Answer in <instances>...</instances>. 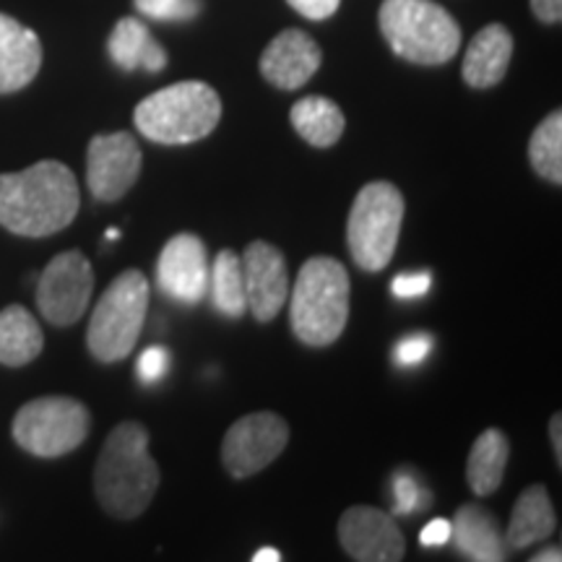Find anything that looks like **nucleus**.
Masks as SVG:
<instances>
[{
  "label": "nucleus",
  "instance_id": "nucleus-1",
  "mask_svg": "<svg viewBox=\"0 0 562 562\" xmlns=\"http://www.w3.org/2000/svg\"><path fill=\"white\" fill-rule=\"evenodd\" d=\"M79 182L60 161H37L0 175V227L19 237H47L79 214Z\"/></svg>",
  "mask_w": 562,
  "mask_h": 562
},
{
  "label": "nucleus",
  "instance_id": "nucleus-2",
  "mask_svg": "<svg viewBox=\"0 0 562 562\" xmlns=\"http://www.w3.org/2000/svg\"><path fill=\"white\" fill-rule=\"evenodd\" d=\"M159 467L149 453V432L138 422H123L104 440L94 469L97 501L110 516L138 518L159 490Z\"/></svg>",
  "mask_w": 562,
  "mask_h": 562
},
{
  "label": "nucleus",
  "instance_id": "nucleus-3",
  "mask_svg": "<svg viewBox=\"0 0 562 562\" xmlns=\"http://www.w3.org/2000/svg\"><path fill=\"white\" fill-rule=\"evenodd\" d=\"M292 331L307 347H331L349 321V273L331 256L302 263L290 300Z\"/></svg>",
  "mask_w": 562,
  "mask_h": 562
},
{
  "label": "nucleus",
  "instance_id": "nucleus-4",
  "mask_svg": "<svg viewBox=\"0 0 562 562\" xmlns=\"http://www.w3.org/2000/svg\"><path fill=\"white\" fill-rule=\"evenodd\" d=\"M381 32L391 50L414 66H442L461 47V26L435 0H383Z\"/></svg>",
  "mask_w": 562,
  "mask_h": 562
},
{
  "label": "nucleus",
  "instance_id": "nucleus-5",
  "mask_svg": "<svg viewBox=\"0 0 562 562\" xmlns=\"http://www.w3.org/2000/svg\"><path fill=\"white\" fill-rule=\"evenodd\" d=\"M222 121V100L209 83L180 81L138 102L133 123L140 136L157 144H193L206 138Z\"/></svg>",
  "mask_w": 562,
  "mask_h": 562
},
{
  "label": "nucleus",
  "instance_id": "nucleus-6",
  "mask_svg": "<svg viewBox=\"0 0 562 562\" xmlns=\"http://www.w3.org/2000/svg\"><path fill=\"white\" fill-rule=\"evenodd\" d=\"M149 297V279L136 269L123 271L112 281L89 321L87 347L94 360L110 364L131 355L144 328Z\"/></svg>",
  "mask_w": 562,
  "mask_h": 562
},
{
  "label": "nucleus",
  "instance_id": "nucleus-7",
  "mask_svg": "<svg viewBox=\"0 0 562 562\" xmlns=\"http://www.w3.org/2000/svg\"><path fill=\"white\" fill-rule=\"evenodd\" d=\"M404 224V195L391 182H368L349 211L347 243L355 263L364 271H383L396 252Z\"/></svg>",
  "mask_w": 562,
  "mask_h": 562
},
{
  "label": "nucleus",
  "instance_id": "nucleus-8",
  "mask_svg": "<svg viewBox=\"0 0 562 562\" xmlns=\"http://www.w3.org/2000/svg\"><path fill=\"white\" fill-rule=\"evenodd\" d=\"M91 427L89 409L68 396H45L24 404L13 419V438L40 459H58L81 446Z\"/></svg>",
  "mask_w": 562,
  "mask_h": 562
},
{
  "label": "nucleus",
  "instance_id": "nucleus-9",
  "mask_svg": "<svg viewBox=\"0 0 562 562\" xmlns=\"http://www.w3.org/2000/svg\"><path fill=\"white\" fill-rule=\"evenodd\" d=\"M91 292H94V271L89 258L79 250L60 252L47 263L37 284L42 318L53 326H74L87 313Z\"/></svg>",
  "mask_w": 562,
  "mask_h": 562
},
{
  "label": "nucleus",
  "instance_id": "nucleus-10",
  "mask_svg": "<svg viewBox=\"0 0 562 562\" xmlns=\"http://www.w3.org/2000/svg\"><path fill=\"white\" fill-rule=\"evenodd\" d=\"M290 442V425L273 412H256L237 419L224 435L222 461L235 480L263 472Z\"/></svg>",
  "mask_w": 562,
  "mask_h": 562
},
{
  "label": "nucleus",
  "instance_id": "nucleus-11",
  "mask_svg": "<svg viewBox=\"0 0 562 562\" xmlns=\"http://www.w3.org/2000/svg\"><path fill=\"white\" fill-rule=\"evenodd\" d=\"M140 175V146L131 133L94 136L87 154V182L97 201H117L136 186Z\"/></svg>",
  "mask_w": 562,
  "mask_h": 562
},
{
  "label": "nucleus",
  "instance_id": "nucleus-12",
  "mask_svg": "<svg viewBox=\"0 0 562 562\" xmlns=\"http://www.w3.org/2000/svg\"><path fill=\"white\" fill-rule=\"evenodd\" d=\"M211 263L199 235L180 232L167 240L157 261V284L167 297L182 305H199L209 294Z\"/></svg>",
  "mask_w": 562,
  "mask_h": 562
},
{
  "label": "nucleus",
  "instance_id": "nucleus-13",
  "mask_svg": "<svg viewBox=\"0 0 562 562\" xmlns=\"http://www.w3.org/2000/svg\"><path fill=\"white\" fill-rule=\"evenodd\" d=\"M339 542L357 562H398L404 558V533L391 513L351 505L339 518Z\"/></svg>",
  "mask_w": 562,
  "mask_h": 562
},
{
  "label": "nucleus",
  "instance_id": "nucleus-14",
  "mask_svg": "<svg viewBox=\"0 0 562 562\" xmlns=\"http://www.w3.org/2000/svg\"><path fill=\"white\" fill-rule=\"evenodd\" d=\"M240 263L248 311L258 323H271L290 300L284 256L273 245L256 240L245 248Z\"/></svg>",
  "mask_w": 562,
  "mask_h": 562
},
{
  "label": "nucleus",
  "instance_id": "nucleus-15",
  "mask_svg": "<svg viewBox=\"0 0 562 562\" xmlns=\"http://www.w3.org/2000/svg\"><path fill=\"white\" fill-rule=\"evenodd\" d=\"M323 63V53L311 34L300 30H284L269 42L261 55L263 79L277 89L294 91L302 89L318 74Z\"/></svg>",
  "mask_w": 562,
  "mask_h": 562
},
{
  "label": "nucleus",
  "instance_id": "nucleus-16",
  "mask_svg": "<svg viewBox=\"0 0 562 562\" xmlns=\"http://www.w3.org/2000/svg\"><path fill=\"white\" fill-rule=\"evenodd\" d=\"M42 66V42L30 26L0 13V94L30 87Z\"/></svg>",
  "mask_w": 562,
  "mask_h": 562
},
{
  "label": "nucleus",
  "instance_id": "nucleus-17",
  "mask_svg": "<svg viewBox=\"0 0 562 562\" xmlns=\"http://www.w3.org/2000/svg\"><path fill=\"white\" fill-rule=\"evenodd\" d=\"M451 542L461 558L474 562H503L508 560L510 547L497 518L482 505H461L451 524Z\"/></svg>",
  "mask_w": 562,
  "mask_h": 562
},
{
  "label": "nucleus",
  "instance_id": "nucleus-18",
  "mask_svg": "<svg viewBox=\"0 0 562 562\" xmlns=\"http://www.w3.org/2000/svg\"><path fill=\"white\" fill-rule=\"evenodd\" d=\"M513 58V37L503 24H490L476 32L463 53L461 76L472 89H490L503 81Z\"/></svg>",
  "mask_w": 562,
  "mask_h": 562
},
{
  "label": "nucleus",
  "instance_id": "nucleus-19",
  "mask_svg": "<svg viewBox=\"0 0 562 562\" xmlns=\"http://www.w3.org/2000/svg\"><path fill=\"white\" fill-rule=\"evenodd\" d=\"M108 53H110V60L123 70L144 68V70H151V74H157V70L167 66L165 47L151 37V32L146 30L144 21L133 16L117 21L115 30L110 34Z\"/></svg>",
  "mask_w": 562,
  "mask_h": 562
},
{
  "label": "nucleus",
  "instance_id": "nucleus-20",
  "mask_svg": "<svg viewBox=\"0 0 562 562\" xmlns=\"http://www.w3.org/2000/svg\"><path fill=\"white\" fill-rule=\"evenodd\" d=\"M554 526H558V518H554L547 487L544 484H533V487H526L516 501L510 526L505 531V542H508L510 550H526V547L552 537Z\"/></svg>",
  "mask_w": 562,
  "mask_h": 562
},
{
  "label": "nucleus",
  "instance_id": "nucleus-21",
  "mask_svg": "<svg viewBox=\"0 0 562 562\" xmlns=\"http://www.w3.org/2000/svg\"><path fill=\"white\" fill-rule=\"evenodd\" d=\"M290 121L297 136L305 138L315 149L334 146L347 128V117H344L341 108L328 97H302L300 102H294Z\"/></svg>",
  "mask_w": 562,
  "mask_h": 562
},
{
  "label": "nucleus",
  "instance_id": "nucleus-22",
  "mask_svg": "<svg viewBox=\"0 0 562 562\" xmlns=\"http://www.w3.org/2000/svg\"><path fill=\"white\" fill-rule=\"evenodd\" d=\"M45 336L34 315L21 305H11L0 313V364L21 368L37 360Z\"/></svg>",
  "mask_w": 562,
  "mask_h": 562
},
{
  "label": "nucleus",
  "instance_id": "nucleus-23",
  "mask_svg": "<svg viewBox=\"0 0 562 562\" xmlns=\"http://www.w3.org/2000/svg\"><path fill=\"white\" fill-rule=\"evenodd\" d=\"M510 446L508 438L497 430V427H490L484 430L480 438H476L472 453L467 459V482L480 497H487L492 492L501 490L505 467H508Z\"/></svg>",
  "mask_w": 562,
  "mask_h": 562
},
{
  "label": "nucleus",
  "instance_id": "nucleus-24",
  "mask_svg": "<svg viewBox=\"0 0 562 562\" xmlns=\"http://www.w3.org/2000/svg\"><path fill=\"white\" fill-rule=\"evenodd\" d=\"M209 290L214 297L216 313L224 318H243L248 311V300H245V281H243V263L235 250H222L214 258L209 273Z\"/></svg>",
  "mask_w": 562,
  "mask_h": 562
},
{
  "label": "nucleus",
  "instance_id": "nucleus-25",
  "mask_svg": "<svg viewBox=\"0 0 562 562\" xmlns=\"http://www.w3.org/2000/svg\"><path fill=\"white\" fill-rule=\"evenodd\" d=\"M529 161L539 178L562 182V112L554 110L537 125L529 140Z\"/></svg>",
  "mask_w": 562,
  "mask_h": 562
},
{
  "label": "nucleus",
  "instance_id": "nucleus-26",
  "mask_svg": "<svg viewBox=\"0 0 562 562\" xmlns=\"http://www.w3.org/2000/svg\"><path fill=\"white\" fill-rule=\"evenodd\" d=\"M391 487H393V513H396V516L417 513L422 505L430 503V495H427L417 476H414V472H409V467H402L391 476Z\"/></svg>",
  "mask_w": 562,
  "mask_h": 562
},
{
  "label": "nucleus",
  "instance_id": "nucleus-27",
  "mask_svg": "<svg viewBox=\"0 0 562 562\" xmlns=\"http://www.w3.org/2000/svg\"><path fill=\"white\" fill-rule=\"evenodd\" d=\"M154 21H191L201 13V0H133Z\"/></svg>",
  "mask_w": 562,
  "mask_h": 562
},
{
  "label": "nucleus",
  "instance_id": "nucleus-28",
  "mask_svg": "<svg viewBox=\"0 0 562 562\" xmlns=\"http://www.w3.org/2000/svg\"><path fill=\"white\" fill-rule=\"evenodd\" d=\"M167 370H170V351L165 347H149L140 351L138 364H136V375L140 383L144 385L159 383L161 378L167 375Z\"/></svg>",
  "mask_w": 562,
  "mask_h": 562
},
{
  "label": "nucleus",
  "instance_id": "nucleus-29",
  "mask_svg": "<svg viewBox=\"0 0 562 562\" xmlns=\"http://www.w3.org/2000/svg\"><path fill=\"white\" fill-rule=\"evenodd\" d=\"M430 351H432L430 336L414 334L396 344V349H393V360H396V364H402V368H414V364L425 362Z\"/></svg>",
  "mask_w": 562,
  "mask_h": 562
},
{
  "label": "nucleus",
  "instance_id": "nucleus-30",
  "mask_svg": "<svg viewBox=\"0 0 562 562\" xmlns=\"http://www.w3.org/2000/svg\"><path fill=\"white\" fill-rule=\"evenodd\" d=\"M430 284H432V277L427 271L398 273V277L391 281V292H393V297H398V300H414V297H422V294L430 292Z\"/></svg>",
  "mask_w": 562,
  "mask_h": 562
},
{
  "label": "nucleus",
  "instance_id": "nucleus-31",
  "mask_svg": "<svg viewBox=\"0 0 562 562\" xmlns=\"http://www.w3.org/2000/svg\"><path fill=\"white\" fill-rule=\"evenodd\" d=\"M300 16L311 19V21H323L331 19L336 11H339L341 0H286Z\"/></svg>",
  "mask_w": 562,
  "mask_h": 562
},
{
  "label": "nucleus",
  "instance_id": "nucleus-32",
  "mask_svg": "<svg viewBox=\"0 0 562 562\" xmlns=\"http://www.w3.org/2000/svg\"><path fill=\"white\" fill-rule=\"evenodd\" d=\"M451 542V521L448 518H432L419 533L422 547H442Z\"/></svg>",
  "mask_w": 562,
  "mask_h": 562
},
{
  "label": "nucleus",
  "instance_id": "nucleus-33",
  "mask_svg": "<svg viewBox=\"0 0 562 562\" xmlns=\"http://www.w3.org/2000/svg\"><path fill=\"white\" fill-rule=\"evenodd\" d=\"M533 16L542 24H560L562 19V0H529Z\"/></svg>",
  "mask_w": 562,
  "mask_h": 562
},
{
  "label": "nucleus",
  "instance_id": "nucleus-34",
  "mask_svg": "<svg viewBox=\"0 0 562 562\" xmlns=\"http://www.w3.org/2000/svg\"><path fill=\"white\" fill-rule=\"evenodd\" d=\"M550 438H552V448H554V459L562 463V417L554 414L550 422Z\"/></svg>",
  "mask_w": 562,
  "mask_h": 562
},
{
  "label": "nucleus",
  "instance_id": "nucleus-35",
  "mask_svg": "<svg viewBox=\"0 0 562 562\" xmlns=\"http://www.w3.org/2000/svg\"><path fill=\"white\" fill-rule=\"evenodd\" d=\"M279 560H281V552L273 550V547H263V550L252 554V562H279Z\"/></svg>",
  "mask_w": 562,
  "mask_h": 562
},
{
  "label": "nucleus",
  "instance_id": "nucleus-36",
  "mask_svg": "<svg viewBox=\"0 0 562 562\" xmlns=\"http://www.w3.org/2000/svg\"><path fill=\"white\" fill-rule=\"evenodd\" d=\"M531 560L533 562H560L562 560V552H560V547H552V550H544V552L533 554Z\"/></svg>",
  "mask_w": 562,
  "mask_h": 562
},
{
  "label": "nucleus",
  "instance_id": "nucleus-37",
  "mask_svg": "<svg viewBox=\"0 0 562 562\" xmlns=\"http://www.w3.org/2000/svg\"><path fill=\"white\" fill-rule=\"evenodd\" d=\"M117 237H121V232H117V229H108V240H117Z\"/></svg>",
  "mask_w": 562,
  "mask_h": 562
}]
</instances>
